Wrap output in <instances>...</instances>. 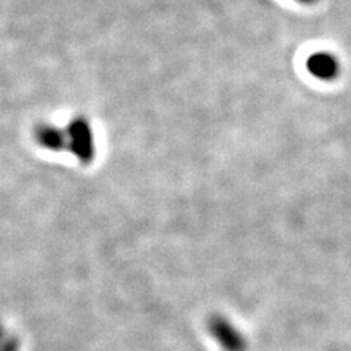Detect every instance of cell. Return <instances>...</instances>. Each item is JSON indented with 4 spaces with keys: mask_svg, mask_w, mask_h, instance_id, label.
<instances>
[{
    "mask_svg": "<svg viewBox=\"0 0 351 351\" xmlns=\"http://www.w3.org/2000/svg\"><path fill=\"white\" fill-rule=\"evenodd\" d=\"M307 71L315 78L322 81H331L338 75V60L329 53H315L307 59Z\"/></svg>",
    "mask_w": 351,
    "mask_h": 351,
    "instance_id": "obj_3",
    "label": "cell"
},
{
    "mask_svg": "<svg viewBox=\"0 0 351 351\" xmlns=\"http://www.w3.org/2000/svg\"><path fill=\"white\" fill-rule=\"evenodd\" d=\"M298 2L304 3V5H312V3H315V2H316V0H298Z\"/></svg>",
    "mask_w": 351,
    "mask_h": 351,
    "instance_id": "obj_5",
    "label": "cell"
},
{
    "mask_svg": "<svg viewBox=\"0 0 351 351\" xmlns=\"http://www.w3.org/2000/svg\"><path fill=\"white\" fill-rule=\"evenodd\" d=\"M206 329L223 351H246L247 341L240 329L224 315L214 313L206 319Z\"/></svg>",
    "mask_w": 351,
    "mask_h": 351,
    "instance_id": "obj_2",
    "label": "cell"
},
{
    "mask_svg": "<svg viewBox=\"0 0 351 351\" xmlns=\"http://www.w3.org/2000/svg\"><path fill=\"white\" fill-rule=\"evenodd\" d=\"M34 138L40 147L54 152L66 149V142H68L66 141V130L47 123L38 125L36 128Z\"/></svg>",
    "mask_w": 351,
    "mask_h": 351,
    "instance_id": "obj_4",
    "label": "cell"
},
{
    "mask_svg": "<svg viewBox=\"0 0 351 351\" xmlns=\"http://www.w3.org/2000/svg\"><path fill=\"white\" fill-rule=\"evenodd\" d=\"M66 149L81 164H91L95 158V138L85 117H75L66 128Z\"/></svg>",
    "mask_w": 351,
    "mask_h": 351,
    "instance_id": "obj_1",
    "label": "cell"
}]
</instances>
